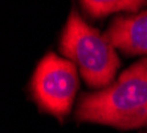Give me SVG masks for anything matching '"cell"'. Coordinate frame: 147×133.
<instances>
[{
  "label": "cell",
  "instance_id": "1",
  "mask_svg": "<svg viewBox=\"0 0 147 133\" xmlns=\"http://www.w3.org/2000/svg\"><path fill=\"white\" fill-rule=\"evenodd\" d=\"M76 119L119 129L147 125V59L127 68L107 88L82 95Z\"/></svg>",
  "mask_w": 147,
  "mask_h": 133
},
{
  "label": "cell",
  "instance_id": "2",
  "mask_svg": "<svg viewBox=\"0 0 147 133\" xmlns=\"http://www.w3.org/2000/svg\"><path fill=\"white\" fill-rule=\"evenodd\" d=\"M61 52L78 67L86 84L93 88H107L119 68L115 47L76 11L62 32Z\"/></svg>",
  "mask_w": 147,
  "mask_h": 133
},
{
  "label": "cell",
  "instance_id": "3",
  "mask_svg": "<svg viewBox=\"0 0 147 133\" xmlns=\"http://www.w3.org/2000/svg\"><path fill=\"white\" fill-rule=\"evenodd\" d=\"M31 88L41 109L62 119L72 108L78 88L76 65L55 53H48L38 63Z\"/></svg>",
  "mask_w": 147,
  "mask_h": 133
},
{
  "label": "cell",
  "instance_id": "4",
  "mask_svg": "<svg viewBox=\"0 0 147 133\" xmlns=\"http://www.w3.org/2000/svg\"><path fill=\"white\" fill-rule=\"evenodd\" d=\"M106 39L130 55H147V11L113 20L105 33Z\"/></svg>",
  "mask_w": 147,
  "mask_h": 133
},
{
  "label": "cell",
  "instance_id": "5",
  "mask_svg": "<svg viewBox=\"0 0 147 133\" xmlns=\"http://www.w3.org/2000/svg\"><path fill=\"white\" fill-rule=\"evenodd\" d=\"M144 1H130V0H114V1H82V8L93 17H102L119 11H137Z\"/></svg>",
  "mask_w": 147,
  "mask_h": 133
}]
</instances>
